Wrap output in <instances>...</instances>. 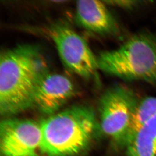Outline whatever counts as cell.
<instances>
[{"label": "cell", "mask_w": 156, "mask_h": 156, "mask_svg": "<svg viewBox=\"0 0 156 156\" xmlns=\"http://www.w3.org/2000/svg\"><path fill=\"white\" fill-rule=\"evenodd\" d=\"M48 65L40 49L22 44L5 49L0 55V111L13 115L33 107L37 84Z\"/></svg>", "instance_id": "cell-1"}, {"label": "cell", "mask_w": 156, "mask_h": 156, "mask_svg": "<svg viewBox=\"0 0 156 156\" xmlns=\"http://www.w3.org/2000/svg\"><path fill=\"white\" fill-rule=\"evenodd\" d=\"M94 112L74 106L50 115L40 123L41 152L48 156H70L84 149L96 128Z\"/></svg>", "instance_id": "cell-2"}, {"label": "cell", "mask_w": 156, "mask_h": 156, "mask_svg": "<svg viewBox=\"0 0 156 156\" xmlns=\"http://www.w3.org/2000/svg\"><path fill=\"white\" fill-rule=\"evenodd\" d=\"M99 70L126 81H144L156 86V36L141 32L121 46L101 52Z\"/></svg>", "instance_id": "cell-3"}, {"label": "cell", "mask_w": 156, "mask_h": 156, "mask_svg": "<svg viewBox=\"0 0 156 156\" xmlns=\"http://www.w3.org/2000/svg\"><path fill=\"white\" fill-rule=\"evenodd\" d=\"M140 101L129 87L117 84L104 92L99 101L102 131L121 146H126L131 115Z\"/></svg>", "instance_id": "cell-4"}, {"label": "cell", "mask_w": 156, "mask_h": 156, "mask_svg": "<svg viewBox=\"0 0 156 156\" xmlns=\"http://www.w3.org/2000/svg\"><path fill=\"white\" fill-rule=\"evenodd\" d=\"M61 60L68 69L90 79L99 70L96 57L86 40L68 25L56 24L49 30Z\"/></svg>", "instance_id": "cell-5"}, {"label": "cell", "mask_w": 156, "mask_h": 156, "mask_svg": "<svg viewBox=\"0 0 156 156\" xmlns=\"http://www.w3.org/2000/svg\"><path fill=\"white\" fill-rule=\"evenodd\" d=\"M40 123L30 119H7L0 126V149L4 156H38L41 151Z\"/></svg>", "instance_id": "cell-6"}, {"label": "cell", "mask_w": 156, "mask_h": 156, "mask_svg": "<svg viewBox=\"0 0 156 156\" xmlns=\"http://www.w3.org/2000/svg\"><path fill=\"white\" fill-rule=\"evenodd\" d=\"M76 94V88L69 78L49 71L37 84L33 96V107L51 115L66 103Z\"/></svg>", "instance_id": "cell-7"}, {"label": "cell", "mask_w": 156, "mask_h": 156, "mask_svg": "<svg viewBox=\"0 0 156 156\" xmlns=\"http://www.w3.org/2000/svg\"><path fill=\"white\" fill-rule=\"evenodd\" d=\"M75 17L85 30L101 35H116L120 33L116 20L104 2L81 0L76 2Z\"/></svg>", "instance_id": "cell-8"}, {"label": "cell", "mask_w": 156, "mask_h": 156, "mask_svg": "<svg viewBox=\"0 0 156 156\" xmlns=\"http://www.w3.org/2000/svg\"><path fill=\"white\" fill-rule=\"evenodd\" d=\"M127 156H156V114L127 144Z\"/></svg>", "instance_id": "cell-9"}, {"label": "cell", "mask_w": 156, "mask_h": 156, "mask_svg": "<svg viewBox=\"0 0 156 156\" xmlns=\"http://www.w3.org/2000/svg\"><path fill=\"white\" fill-rule=\"evenodd\" d=\"M156 114V97H148L139 101L131 115L125 147Z\"/></svg>", "instance_id": "cell-10"}, {"label": "cell", "mask_w": 156, "mask_h": 156, "mask_svg": "<svg viewBox=\"0 0 156 156\" xmlns=\"http://www.w3.org/2000/svg\"><path fill=\"white\" fill-rule=\"evenodd\" d=\"M108 4L116 6L118 7L121 8L125 9H133L136 8L141 5V2L138 1H131V0H122V1H104Z\"/></svg>", "instance_id": "cell-11"}]
</instances>
